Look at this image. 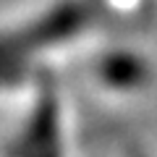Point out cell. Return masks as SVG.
<instances>
[{
	"mask_svg": "<svg viewBox=\"0 0 157 157\" xmlns=\"http://www.w3.org/2000/svg\"><path fill=\"white\" fill-rule=\"evenodd\" d=\"M102 76L113 86H136L144 81L147 68L139 58L118 52V55H110L107 60H102Z\"/></svg>",
	"mask_w": 157,
	"mask_h": 157,
	"instance_id": "cell-2",
	"label": "cell"
},
{
	"mask_svg": "<svg viewBox=\"0 0 157 157\" xmlns=\"http://www.w3.org/2000/svg\"><path fill=\"white\" fill-rule=\"evenodd\" d=\"M24 157H58L55 147V126H52V107L47 102L45 110H39L37 123L32 126L24 141Z\"/></svg>",
	"mask_w": 157,
	"mask_h": 157,
	"instance_id": "cell-1",
	"label": "cell"
}]
</instances>
